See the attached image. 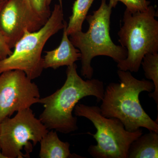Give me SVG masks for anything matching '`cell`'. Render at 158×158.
<instances>
[{
    "label": "cell",
    "instance_id": "obj_19",
    "mask_svg": "<svg viewBox=\"0 0 158 158\" xmlns=\"http://www.w3.org/2000/svg\"><path fill=\"white\" fill-rule=\"evenodd\" d=\"M52 1V0H46V4L47 6L49 7Z\"/></svg>",
    "mask_w": 158,
    "mask_h": 158
},
{
    "label": "cell",
    "instance_id": "obj_12",
    "mask_svg": "<svg viewBox=\"0 0 158 158\" xmlns=\"http://www.w3.org/2000/svg\"><path fill=\"white\" fill-rule=\"evenodd\" d=\"M158 158V133L149 131L141 135L130 145L127 158Z\"/></svg>",
    "mask_w": 158,
    "mask_h": 158
},
{
    "label": "cell",
    "instance_id": "obj_16",
    "mask_svg": "<svg viewBox=\"0 0 158 158\" xmlns=\"http://www.w3.org/2000/svg\"><path fill=\"white\" fill-rule=\"evenodd\" d=\"M35 10L44 16L50 17L51 15L50 7L47 6L46 0H29Z\"/></svg>",
    "mask_w": 158,
    "mask_h": 158
},
{
    "label": "cell",
    "instance_id": "obj_13",
    "mask_svg": "<svg viewBox=\"0 0 158 158\" xmlns=\"http://www.w3.org/2000/svg\"><path fill=\"white\" fill-rule=\"evenodd\" d=\"M94 0H76L72 8V14L69 17L66 31L69 36L82 31V25Z\"/></svg>",
    "mask_w": 158,
    "mask_h": 158
},
{
    "label": "cell",
    "instance_id": "obj_3",
    "mask_svg": "<svg viewBox=\"0 0 158 158\" xmlns=\"http://www.w3.org/2000/svg\"><path fill=\"white\" fill-rule=\"evenodd\" d=\"M112 8L106 0H102L98 9L87 15L89 28L70 34L69 39L75 47L80 51L81 56V75L88 79L92 78L94 69L92 59L97 56H106L118 63L126 59L127 51L125 48L116 45L110 37V17Z\"/></svg>",
    "mask_w": 158,
    "mask_h": 158
},
{
    "label": "cell",
    "instance_id": "obj_2",
    "mask_svg": "<svg viewBox=\"0 0 158 158\" xmlns=\"http://www.w3.org/2000/svg\"><path fill=\"white\" fill-rule=\"evenodd\" d=\"M119 83H110L105 89L101 113L106 118H118L125 128L133 132L143 127L158 133V121H154L141 106L139 95L143 91L151 92L153 83L149 80H139L131 72L118 69Z\"/></svg>",
    "mask_w": 158,
    "mask_h": 158
},
{
    "label": "cell",
    "instance_id": "obj_6",
    "mask_svg": "<svg viewBox=\"0 0 158 158\" xmlns=\"http://www.w3.org/2000/svg\"><path fill=\"white\" fill-rule=\"evenodd\" d=\"M74 110L75 116L88 118L96 128L95 134L87 133L97 141L96 145H90L88 149L94 158H127L130 145L143 134L141 129L127 131L118 118L102 116L98 106L79 104Z\"/></svg>",
    "mask_w": 158,
    "mask_h": 158
},
{
    "label": "cell",
    "instance_id": "obj_14",
    "mask_svg": "<svg viewBox=\"0 0 158 158\" xmlns=\"http://www.w3.org/2000/svg\"><path fill=\"white\" fill-rule=\"evenodd\" d=\"M141 65L144 71V76L148 80L152 81L154 85L153 92H150L149 97L154 100L158 109V53H148L143 57Z\"/></svg>",
    "mask_w": 158,
    "mask_h": 158
},
{
    "label": "cell",
    "instance_id": "obj_18",
    "mask_svg": "<svg viewBox=\"0 0 158 158\" xmlns=\"http://www.w3.org/2000/svg\"><path fill=\"white\" fill-rule=\"evenodd\" d=\"M7 0H0V11L2 9L3 6L5 5V3L7 2Z\"/></svg>",
    "mask_w": 158,
    "mask_h": 158
},
{
    "label": "cell",
    "instance_id": "obj_4",
    "mask_svg": "<svg viewBox=\"0 0 158 158\" xmlns=\"http://www.w3.org/2000/svg\"><path fill=\"white\" fill-rule=\"evenodd\" d=\"M154 7L131 13L126 9L123 25L118 31V42L127 51L126 59L117 63L119 70L138 72L143 57L158 52V21Z\"/></svg>",
    "mask_w": 158,
    "mask_h": 158
},
{
    "label": "cell",
    "instance_id": "obj_20",
    "mask_svg": "<svg viewBox=\"0 0 158 158\" xmlns=\"http://www.w3.org/2000/svg\"><path fill=\"white\" fill-rule=\"evenodd\" d=\"M1 152V146H0V152Z\"/></svg>",
    "mask_w": 158,
    "mask_h": 158
},
{
    "label": "cell",
    "instance_id": "obj_15",
    "mask_svg": "<svg viewBox=\"0 0 158 158\" xmlns=\"http://www.w3.org/2000/svg\"><path fill=\"white\" fill-rule=\"evenodd\" d=\"M119 2L125 5L127 10L131 13L146 11L150 4V2L147 0H110L108 4L113 9Z\"/></svg>",
    "mask_w": 158,
    "mask_h": 158
},
{
    "label": "cell",
    "instance_id": "obj_7",
    "mask_svg": "<svg viewBox=\"0 0 158 158\" xmlns=\"http://www.w3.org/2000/svg\"><path fill=\"white\" fill-rule=\"evenodd\" d=\"M13 118L7 117L0 123L1 152L6 158L27 157L33 148L48 133V130L31 108L21 110Z\"/></svg>",
    "mask_w": 158,
    "mask_h": 158
},
{
    "label": "cell",
    "instance_id": "obj_17",
    "mask_svg": "<svg viewBox=\"0 0 158 158\" xmlns=\"http://www.w3.org/2000/svg\"><path fill=\"white\" fill-rule=\"evenodd\" d=\"M12 52L11 49L9 48L2 35L0 33V61L9 57Z\"/></svg>",
    "mask_w": 158,
    "mask_h": 158
},
{
    "label": "cell",
    "instance_id": "obj_11",
    "mask_svg": "<svg viewBox=\"0 0 158 158\" xmlns=\"http://www.w3.org/2000/svg\"><path fill=\"white\" fill-rule=\"evenodd\" d=\"M39 157L40 158H79L83 157L71 153L70 144L60 140L56 132L52 130L40 141Z\"/></svg>",
    "mask_w": 158,
    "mask_h": 158
},
{
    "label": "cell",
    "instance_id": "obj_10",
    "mask_svg": "<svg viewBox=\"0 0 158 158\" xmlns=\"http://www.w3.org/2000/svg\"><path fill=\"white\" fill-rule=\"evenodd\" d=\"M63 35L60 45L53 50L45 52L43 58V68L57 69L61 66H69L81 59L80 51L74 46L66 31L67 23L64 21Z\"/></svg>",
    "mask_w": 158,
    "mask_h": 158
},
{
    "label": "cell",
    "instance_id": "obj_8",
    "mask_svg": "<svg viewBox=\"0 0 158 158\" xmlns=\"http://www.w3.org/2000/svg\"><path fill=\"white\" fill-rule=\"evenodd\" d=\"M40 93L37 85L22 71L0 74V123L15 112L38 103Z\"/></svg>",
    "mask_w": 158,
    "mask_h": 158
},
{
    "label": "cell",
    "instance_id": "obj_1",
    "mask_svg": "<svg viewBox=\"0 0 158 158\" xmlns=\"http://www.w3.org/2000/svg\"><path fill=\"white\" fill-rule=\"evenodd\" d=\"M75 63L67 66L66 79L62 88L49 96L40 98L38 103L44 107L39 117L48 129L69 134L78 130L76 117L73 112L79 101L86 97L96 98L102 101L104 84L98 79L85 81L77 72Z\"/></svg>",
    "mask_w": 158,
    "mask_h": 158
},
{
    "label": "cell",
    "instance_id": "obj_9",
    "mask_svg": "<svg viewBox=\"0 0 158 158\" xmlns=\"http://www.w3.org/2000/svg\"><path fill=\"white\" fill-rule=\"evenodd\" d=\"M49 18L38 13L29 0H7L0 11V33L13 48L26 31H38Z\"/></svg>",
    "mask_w": 158,
    "mask_h": 158
},
{
    "label": "cell",
    "instance_id": "obj_5",
    "mask_svg": "<svg viewBox=\"0 0 158 158\" xmlns=\"http://www.w3.org/2000/svg\"><path fill=\"white\" fill-rule=\"evenodd\" d=\"M64 21L62 0H59L45 25L35 32L26 31L15 45L11 55L0 61V74L19 70L32 81L39 77L44 69L43 49L51 37L64 28Z\"/></svg>",
    "mask_w": 158,
    "mask_h": 158
}]
</instances>
